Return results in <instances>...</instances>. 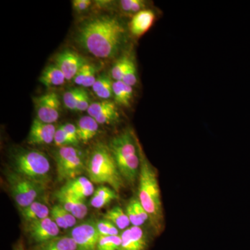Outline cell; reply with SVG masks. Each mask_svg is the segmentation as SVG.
Segmentation results:
<instances>
[{"label":"cell","instance_id":"obj_32","mask_svg":"<svg viewBox=\"0 0 250 250\" xmlns=\"http://www.w3.org/2000/svg\"><path fill=\"white\" fill-rule=\"evenodd\" d=\"M137 68H136L134 61L130 57L127 70H126V73H125L122 82L133 87L137 83Z\"/></svg>","mask_w":250,"mask_h":250},{"label":"cell","instance_id":"obj_28","mask_svg":"<svg viewBox=\"0 0 250 250\" xmlns=\"http://www.w3.org/2000/svg\"><path fill=\"white\" fill-rule=\"evenodd\" d=\"M116 108H117L116 104L108 101V100H103V101L95 102V103H91L87 112L89 116L95 118V116L101 114L104 112Z\"/></svg>","mask_w":250,"mask_h":250},{"label":"cell","instance_id":"obj_12","mask_svg":"<svg viewBox=\"0 0 250 250\" xmlns=\"http://www.w3.org/2000/svg\"><path fill=\"white\" fill-rule=\"evenodd\" d=\"M56 131L57 129L54 124H47L36 118L31 125L28 143L34 146L51 144L54 142Z\"/></svg>","mask_w":250,"mask_h":250},{"label":"cell","instance_id":"obj_3","mask_svg":"<svg viewBox=\"0 0 250 250\" xmlns=\"http://www.w3.org/2000/svg\"><path fill=\"white\" fill-rule=\"evenodd\" d=\"M88 179L94 184H108L118 193L125 187L124 179L108 146L98 145L86 163Z\"/></svg>","mask_w":250,"mask_h":250},{"label":"cell","instance_id":"obj_7","mask_svg":"<svg viewBox=\"0 0 250 250\" xmlns=\"http://www.w3.org/2000/svg\"><path fill=\"white\" fill-rule=\"evenodd\" d=\"M37 118L41 122L53 124L58 121L61 114V102L54 92L34 98Z\"/></svg>","mask_w":250,"mask_h":250},{"label":"cell","instance_id":"obj_9","mask_svg":"<svg viewBox=\"0 0 250 250\" xmlns=\"http://www.w3.org/2000/svg\"><path fill=\"white\" fill-rule=\"evenodd\" d=\"M26 231L31 240L38 245L59 236L60 228L52 218L48 217L27 223Z\"/></svg>","mask_w":250,"mask_h":250},{"label":"cell","instance_id":"obj_33","mask_svg":"<svg viewBox=\"0 0 250 250\" xmlns=\"http://www.w3.org/2000/svg\"><path fill=\"white\" fill-rule=\"evenodd\" d=\"M54 144L57 147H66V146H73V143L69 139L68 136L65 134V131L62 129V126L59 127L57 129L54 136Z\"/></svg>","mask_w":250,"mask_h":250},{"label":"cell","instance_id":"obj_19","mask_svg":"<svg viewBox=\"0 0 250 250\" xmlns=\"http://www.w3.org/2000/svg\"><path fill=\"white\" fill-rule=\"evenodd\" d=\"M77 128L80 141L87 143L93 139L98 133L99 124L92 117L83 116L79 120Z\"/></svg>","mask_w":250,"mask_h":250},{"label":"cell","instance_id":"obj_31","mask_svg":"<svg viewBox=\"0 0 250 250\" xmlns=\"http://www.w3.org/2000/svg\"><path fill=\"white\" fill-rule=\"evenodd\" d=\"M93 118L99 125L111 124L118 121L119 118V113H118V108H113V109L104 112Z\"/></svg>","mask_w":250,"mask_h":250},{"label":"cell","instance_id":"obj_23","mask_svg":"<svg viewBox=\"0 0 250 250\" xmlns=\"http://www.w3.org/2000/svg\"><path fill=\"white\" fill-rule=\"evenodd\" d=\"M113 82L106 75H100L96 79L93 85L94 93L98 98L108 100L113 95Z\"/></svg>","mask_w":250,"mask_h":250},{"label":"cell","instance_id":"obj_27","mask_svg":"<svg viewBox=\"0 0 250 250\" xmlns=\"http://www.w3.org/2000/svg\"><path fill=\"white\" fill-rule=\"evenodd\" d=\"M83 88H75L65 92L62 97L64 104L71 111H76L77 104L83 91Z\"/></svg>","mask_w":250,"mask_h":250},{"label":"cell","instance_id":"obj_29","mask_svg":"<svg viewBox=\"0 0 250 250\" xmlns=\"http://www.w3.org/2000/svg\"><path fill=\"white\" fill-rule=\"evenodd\" d=\"M100 236H119V229L109 220L103 219L96 222Z\"/></svg>","mask_w":250,"mask_h":250},{"label":"cell","instance_id":"obj_38","mask_svg":"<svg viewBox=\"0 0 250 250\" xmlns=\"http://www.w3.org/2000/svg\"><path fill=\"white\" fill-rule=\"evenodd\" d=\"M95 75H96V67L95 65L90 64L89 69H88L86 76L85 77V80L83 81L82 86H83V88L93 87L95 81H96Z\"/></svg>","mask_w":250,"mask_h":250},{"label":"cell","instance_id":"obj_8","mask_svg":"<svg viewBox=\"0 0 250 250\" xmlns=\"http://www.w3.org/2000/svg\"><path fill=\"white\" fill-rule=\"evenodd\" d=\"M70 236L76 243L77 250H96L100 237L96 222L91 220L72 228Z\"/></svg>","mask_w":250,"mask_h":250},{"label":"cell","instance_id":"obj_36","mask_svg":"<svg viewBox=\"0 0 250 250\" xmlns=\"http://www.w3.org/2000/svg\"><path fill=\"white\" fill-rule=\"evenodd\" d=\"M50 214L52 215V220L58 225L59 228L63 229H66L68 228L66 223H65V220L62 218L60 210H59V205H55L52 207V209H51Z\"/></svg>","mask_w":250,"mask_h":250},{"label":"cell","instance_id":"obj_2","mask_svg":"<svg viewBox=\"0 0 250 250\" xmlns=\"http://www.w3.org/2000/svg\"><path fill=\"white\" fill-rule=\"evenodd\" d=\"M140 167L139 200L147 211L153 228L159 231L164 223V211L157 174L139 146Z\"/></svg>","mask_w":250,"mask_h":250},{"label":"cell","instance_id":"obj_35","mask_svg":"<svg viewBox=\"0 0 250 250\" xmlns=\"http://www.w3.org/2000/svg\"><path fill=\"white\" fill-rule=\"evenodd\" d=\"M62 127L69 139L73 143L74 146H77L80 142V140H79L78 134H77V126L72 123H67V124L62 125Z\"/></svg>","mask_w":250,"mask_h":250},{"label":"cell","instance_id":"obj_16","mask_svg":"<svg viewBox=\"0 0 250 250\" xmlns=\"http://www.w3.org/2000/svg\"><path fill=\"white\" fill-rule=\"evenodd\" d=\"M122 177L130 184H134L139 177L141 159L139 152L125 159L116 161Z\"/></svg>","mask_w":250,"mask_h":250},{"label":"cell","instance_id":"obj_15","mask_svg":"<svg viewBox=\"0 0 250 250\" xmlns=\"http://www.w3.org/2000/svg\"><path fill=\"white\" fill-rule=\"evenodd\" d=\"M155 21V14L152 11L144 9L134 14L129 24L130 31L135 36L144 35L152 27Z\"/></svg>","mask_w":250,"mask_h":250},{"label":"cell","instance_id":"obj_20","mask_svg":"<svg viewBox=\"0 0 250 250\" xmlns=\"http://www.w3.org/2000/svg\"><path fill=\"white\" fill-rule=\"evenodd\" d=\"M118 198V192L116 190L111 187L101 186L94 192L90 199V205L93 208H101Z\"/></svg>","mask_w":250,"mask_h":250},{"label":"cell","instance_id":"obj_34","mask_svg":"<svg viewBox=\"0 0 250 250\" xmlns=\"http://www.w3.org/2000/svg\"><path fill=\"white\" fill-rule=\"evenodd\" d=\"M130 205L132 206L134 211L139 217V218L143 222V223L149 220V215L145 208H143L142 205L140 202L139 199L134 198L129 202Z\"/></svg>","mask_w":250,"mask_h":250},{"label":"cell","instance_id":"obj_14","mask_svg":"<svg viewBox=\"0 0 250 250\" xmlns=\"http://www.w3.org/2000/svg\"><path fill=\"white\" fill-rule=\"evenodd\" d=\"M119 250H145L147 248V236L141 227H130L122 232Z\"/></svg>","mask_w":250,"mask_h":250},{"label":"cell","instance_id":"obj_11","mask_svg":"<svg viewBox=\"0 0 250 250\" xmlns=\"http://www.w3.org/2000/svg\"><path fill=\"white\" fill-rule=\"evenodd\" d=\"M86 63L84 57L70 49H65L57 56L54 64L62 70L67 80H71Z\"/></svg>","mask_w":250,"mask_h":250},{"label":"cell","instance_id":"obj_42","mask_svg":"<svg viewBox=\"0 0 250 250\" xmlns=\"http://www.w3.org/2000/svg\"><path fill=\"white\" fill-rule=\"evenodd\" d=\"M89 67L90 63H86L79 70L76 76L73 79L74 83H76V84L78 85H82V83H83V81L85 80V77L86 76V74L87 72H88Z\"/></svg>","mask_w":250,"mask_h":250},{"label":"cell","instance_id":"obj_26","mask_svg":"<svg viewBox=\"0 0 250 250\" xmlns=\"http://www.w3.org/2000/svg\"><path fill=\"white\" fill-rule=\"evenodd\" d=\"M121 243V235L100 236L96 250H119Z\"/></svg>","mask_w":250,"mask_h":250},{"label":"cell","instance_id":"obj_10","mask_svg":"<svg viewBox=\"0 0 250 250\" xmlns=\"http://www.w3.org/2000/svg\"><path fill=\"white\" fill-rule=\"evenodd\" d=\"M137 141L130 131H125L110 142V150L116 161L138 154Z\"/></svg>","mask_w":250,"mask_h":250},{"label":"cell","instance_id":"obj_17","mask_svg":"<svg viewBox=\"0 0 250 250\" xmlns=\"http://www.w3.org/2000/svg\"><path fill=\"white\" fill-rule=\"evenodd\" d=\"M76 243L70 236H57L40 244L31 250H77Z\"/></svg>","mask_w":250,"mask_h":250},{"label":"cell","instance_id":"obj_25","mask_svg":"<svg viewBox=\"0 0 250 250\" xmlns=\"http://www.w3.org/2000/svg\"><path fill=\"white\" fill-rule=\"evenodd\" d=\"M129 60L130 57L123 56L115 62L111 70L112 79L115 80V82L123 80L126 70H127Z\"/></svg>","mask_w":250,"mask_h":250},{"label":"cell","instance_id":"obj_18","mask_svg":"<svg viewBox=\"0 0 250 250\" xmlns=\"http://www.w3.org/2000/svg\"><path fill=\"white\" fill-rule=\"evenodd\" d=\"M66 80L62 70L55 64L47 65L39 78V82L46 88L59 86L63 84Z\"/></svg>","mask_w":250,"mask_h":250},{"label":"cell","instance_id":"obj_13","mask_svg":"<svg viewBox=\"0 0 250 250\" xmlns=\"http://www.w3.org/2000/svg\"><path fill=\"white\" fill-rule=\"evenodd\" d=\"M59 191L84 200L86 197L93 196L95 188L89 179L80 176L67 181Z\"/></svg>","mask_w":250,"mask_h":250},{"label":"cell","instance_id":"obj_39","mask_svg":"<svg viewBox=\"0 0 250 250\" xmlns=\"http://www.w3.org/2000/svg\"><path fill=\"white\" fill-rule=\"evenodd\" d=\"M126 213L129 219L130 223H131L133 226L141 227L144 224L142 220L139 218V217L138 216L137 214H136L134 208H133L132 206L130 205V203L126 207Z\"/></svg>","mask_w":250,"mask_h":250},{"label":"cell","instance_id":"obj_37","mask_svg":"<svg viewBox=\"0 0 250 250\" xmlns=\"http://www.w3.org/2000/svg\"><path fill=\"white\" fill-rule=\"evenodd\" d=\"M90 104H91V102H90V97L88 96L86 91L83 90V93L81 95L80 99H79L78 103L77 104L76 111H88Z\"/></svg>","mask_w":250,"mask_h":250},{"label":"cell","instance_id":"obj_5","mask_svg":"<svg viewBox=\"0 0 250 250\" xmlns=\"http://www.w3.org/2000/svg\"><path fill=\"white\" fill-rule=\"evenodd\" d=\"M54 159L59 182L77 178L86 170L84 154L73 146L59 148L54 152Z\"/></svg>","mask_w":250,"mask_h":250},{"label":"cell","instance_id":"obj_43","mask_svg":"<svg viewBox=\"0 0 250 250\" xmlns=\"http://www.w3.org/2000/svg\"><path fill=\"white\" fill-rule=\"evenodd\" d=\"M14 250H26L24 248V245L21 241H18L16 245H15Z\"/></svg>","mask_w":250,"mask_h":250},{"label":"cell","instance_id":"obj_22","mask_svg":"<svg viewBox=\"0 0 250 250\" xmlns=\"http://www.w3.org/2000/svg\"><path fill=\"white\" fill-rule=\"evenodd\" d=\"M113 93L117 104L124 106H130V102L134 95L133 87L122 81L113 82Z\"/></svg>","mask_w":250,"mask_h":250},{"label":"cell","instance_id":"obj_4","mask_svg":"<svg viewBox=\"0 0 250 250\" xmlns=\"http://www.w3.org/2000/svg\"><path fill=\"white\" fill-rule=\"evenodd\" d=\"M12 161L14 172L46 187L50 177L51 166L44 153L21 149L15 153Z\"/></svg>","mask_w":250,"mask_h":250},{"label":"cell","instance_id":"obj_21","mask_svg":"<svg viewBox=\"0 0 250 250\" xmlns=\"http://www.w3.org/2000/svg\"><path fill=\"white\" fill-rule=\"evenodd\" d=\"M21 213L24 220L27 223H30L48 218L50 211L47 206L40 202L36 201L25 208L21 209Z\"/></svg>","mask_w":250,"mask_h":250},{"label":"cell","instance_id":"obj_1","mask_svg":"<svg viewBox=\"0 0 250 250\" xmlns=\"http://www.w3.org/2000/svg\"><path fill=\"white\" fill-rule=\"evenodd\" d=\"M125 29L116 18L101 16L82 24L77 35L79 45L94 57H116L125 40Z\"/></svg>","mask_w":250,"mask_h":250},{"label":"cell","instance_id":"obj_41","mask_svg":"<svg viewBox=\"0 0 250 250\" xmlns=\"http://www.w3.org/2000/svg\"><path fill=\"white\" fill-rule=\"evenodd\" d=\"M91 4L92 1L90 0H74L72 1L73 9L79 13L86 11Z\"/></svg>","mask_w":250,"mask_h":250},{"label":"cell","instance_id":"obj_40","mask_svg":"<svg viewBox=\"0 0 250 250\" xmlns=\"http://www.w3.org/2000/svg\"><path fill=\"white\" fill-rule=\"evenodd\" d=\"M59 206L61 213H62V218H63L64 220H65V223H66L68 228H75V225L77 224V219L75 218L71 213H70V212L67 211V210L64 209L62 206L59 205Z\"/></svg>","mask_w":250,"mask_h":250},{"label":"cell","instance_id":"obj_24","mask_svg":"<svg viewBox=\"0 0 250 250\" xmlns=\"http://www.w3.org/2000/svg\"><path fill=\"white\" fill-rule=\"evenodd\" d=\"M104 219L109 220L116 225L118 229L123 231L130 228L129 225H131L127 215L120 207H115L111 210H108L104 215Z\"/></svg>","mask_w":250,"mask_h":250},{"label":"cell","instance_id":"obj_6","mask_svg":"<svg viewBox=\"0 0 250 250\" xmlns=\"http://www.w3.org/2000/svg\"><path fill=\"white\" fill-rule=\"evenodd\" d=\"M10 190L20 209L25 208L43 194L45 186L22 177L16 172L7 174Z\"/></svg>","mask_w":250,"mask_h":250},{"label":"cell","instance_id":"obj_30","mask_svg":"<svg viewBox=\"0 0 250 250\" xmlns=\"http://www.w3.org/2000/svg\"><path fill=\"white\" fill-rule=\"evenodd\" d=\"M120 4L124 12L135 14L143 11L146 7V4L142 0H122Z\"/></svg>","mask_w":250,"mask_h":250}]
</instances>
